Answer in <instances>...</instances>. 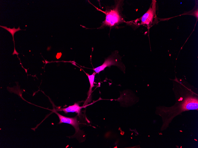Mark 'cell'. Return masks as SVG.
<instances>
[{
  "instance_id": "obj_4",
  "label": "cell",
  "mask_w": 198,
  "mask_h": 148,
  "mask_svg": "<svg viewBox=\"0 0 198 148\" xmlns=\"http://www.w3.org/2000/svg\"><path fill=\"white\" fill-rule=\"evenodd\" d=\"M53 112L58 115L59 117L60 120L59 124L62 123L69 124L72 125L75 128L76 134H78V133L80 134L81 131L79 127V123L77 120L76 117H68L60 115L55 110H54Z\"/></svg>"
},
{
  "instance_id": "obj_6",
  "label": "cell",
  "mask_w": 198,
  "mask_h": 148,
  "mask_svg": "<svg viewBox=\"0 0 198 148\" xmlns=\"http://www.w3.org/2000/svg\"><path fill=\"white\" fill-rule=\"evenodd\" d=\"M86 74L88 77L90 83V87L88 92V97H89L92 92V88L95 86L94 83L95 76L96 73L95 72H94L93 74L91 75H90L87 73Z\"/></svg>"
},
{
  "instance_id": "obj_2",
  "label": "cell",
  "mask_w": 198,
  "mask_h": 148,
  "mask_svg": "<svg viewBox=\"0 0 198 148\" xmlns=\"http://www.w3.org/2000/svg\"><path fill=\"white\" fill-rule=\"evenodd\" d=\"M111 66H116L124 73L125 72V66L121 61V58L119 55L118 51H115L106 58L101 65L92 69L96 74H98L100 71L104 70L106 68L110 67Z\"/></svg>"
},
{
  "instance_id": "obj_7",
  "label": "cell",
  "mask_w": 198,
  "mask_h": 148,
  "mask_svg": "<svg viewBox=\"0 0 198 148\" xmlns=\"http://www.w3.org/2000/svg\"><path fill=\"white\" fill-rule=\"evenodd\" d=\"M0 27H3L6 30H7L8 32H9L11 34V35H12V37H13V40L14 41V43H15V41L14 40V35L15 34V33L17 31H18L19 30H21L20 28V27L19 26L18 28L17 29H15V27H14L12 28L11 29L10 28H7V27H5V26H0Z\"/></svg>"
},
{
  "instance_id": "obj_5",
  "label": "cell",
  "mask_w": 198,
  "mask_h": 148,
  "mask_svg": "<svg viewBox=\"0 0 198 148\" xmlns=\"http://www.w3.org/2000/svg\"><path fill=\"white\" fill-rule=\"evenodd\" d=\"M88 105L80 106L77 103H75L73 105H70L67 108H58L55 110L56 111H63L65 113L69 112H75L79 115L81 109L85 108Z\"/></svg>"
},
{
  "instance_id": "obj_1",
  "label": "cell",
  "mask_w": 198,
  "mask_h": 148,
  "mask_svg": "<svg viewBox=\"0 0 198 148\" xmlns=\"http://www.w3.org/2000/svg\"><path fill=\"white\" fill-rule=\"evenodd\" d=\"M122 1H117L114 5L108 7L103 12L106 15V18L99 29L106 27H109L111 28L125 22L121 13Z\"/></svg>"
},
{
  "instance_id": "obj_3",
  "label": "cell",
  "mask_w": 198,
  "mask_h": 148,
  "mask_svg": "<svg viewBox=\"0 0 198 148\" xmlns=\"http://www.w3.org/2000/svg\"><path fill=\"white\" fill-rule=\"evenodd\" d=\"M155 1H153L151 6L148 10L140 18V25H146L149 27L153 22L155 15Z\"/></svg>"
}]
</instances>
